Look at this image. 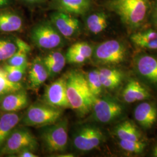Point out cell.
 I'll use <instances>...</instances> for the list:
<instances>
[{"mask_svg":"<svg viewBox=\"0 0 157 157\" xmlns=\"http://www.w3.org/2000/svg\"><path fill=\"white\" fill-rule=\"evenodd\" d=\"M28 95L23 89L4 96L0 102V108L6 112H17L27 107Z\"/></svg>","mask_w":157,"mask_h":157,"instance_id":"14","label":"cell"},{"mask_svg":"<svg viewBox=\"0 0 157 157\" xmlns=\"http://www.w3.org/2000/svg\"><path fill=\"white\" fill-rule=\"evenodd\" d=\"M23 85L20 83H14L7 78L3 68H0V97L12 92L23 89Z\"/></svg>","mask_w":157,"mask_h":157,"instance_id":"27","label":"cell"},{"mask_svg":"<svg viewBox=\"0 0 157 157\" xmlns=\"http://www.w3.org/2000/svg\"><path fill=\"white\" fill-rule=\"evenodd\" d=\"M113 133L119 140H141L142 136L140 130L130 121H125L118 124L114 129Z\"/></svg>","mask_w":157,"mask_h":157,"instance_id":"21","label":"cell"},{"mask_svg":"<svg viewBox=\"0 0 157 157\" xmlns=\"http://www.w3.org/2000/svg\"><path fill=\"white\" fill-rule=\"evenodd\" d=\"M67 51L76 53L88 59L93 56L94 49L86 42H78L71 45Z\"/></svg>","mask_w":157,"mask_h":157,"instance_id":"31","label":"cell"},{"mask_svg":"<svg viewBox=\"0 0 157 157\" xmlns=\"http://www.w3.org/2000/svg\"><path fill=\"white\" fill-rule=\"evenodd\" d=\"M67 75L56 79L48 85L44 94L45 103L58 108H70L67 95Z\"/></svg>","mask_w":157,"mask_h":157,"instance_id":"10","label":"cell"},{"mask_svg":"<svg viewBox=\"0 0 157 157\" xmlns=\"http://www.w3.org/2000/svg\"><path fill=\"white\" fill-rule=\"evenodd\" d=\"M44 127L41 134V139L47 151L50 153L65 151L68 143L67 119H59L56 123Z\"/></svg>","mask_w":157,"mask_h":157,"instance_id":"3","label":"cell"},{"mask_svg":"<svg viewBox=\"0 0 157 157\" xmlns=\"http://www.w3.org/2000/svg\"><path fill=\"white\" fill-rule=\"evenodd\" d=\"M86 78L91 94L95 98L99 97L104 87L101 83L98 70L91 71L86 75Z\"/></svg>","mask_w":157,"mask_h":157,"instance_id":"28","label":"cell"},{"mask_svg":"<svg viewBox=\"0 0 157 157\" xmlns=\"http://www.w3.org/2000/svg\"><path fill=\"white\" fill-rule=\"evenodd\" d=\"M30 39L37 47L45 50L55 49L65 44V37L50 20L35 25L30 32Z\"/></svg>","mask_w":157,"mask_h":157,"instance_id":"4","label":"cell"},{"mask_svg":"<svg viewBox=\"0 0 157 157\" xmlns=\"http://www.w3.org/2000/svg\"><path fill=\"white\" fill-rule=\"evenodd\" d=\"M104 88L113 90L117 88L123 80V74L117 69L102 67L98 70Z\"/></svg>","mask_w":157,"mask_h":157,"instance_id":"22","label":"cell"},{"mask_svg":"<svg viewBox=\"0 0 157 157\" xmlns=\"http://www.w3.org/2000/svg\"><path fill=\"white\" fill-rule=\"evenodd\" d=\"M17 50V38L0 37V62L6 61Z\"/></svg>","mask_w":157,"mask_h":157,"instance_id":"26","label":"cell"},{"mask_svg":"<svg viewBox=\"0 0 157 157\" xmlns=\"http://www.w3.org/2000/svg\"><path fill=\"white\" fill-rule=\"evenodd\" d=\"M86 25L91 33L95 34L100 33L108 26L107 15L102 12L92 13L87 17Z\"/></svg>","mask_w":157,"mask_h":157,"instance_id":"25","label":"cell"},{"mask_svg":"<svg viewBox=\"0 0 157 157\" xmlns=\"http://www.w3.org/2000/svg\"><path fill=\"white\" fill-rule=\"evenodd\" d=\"M61 108L46 103H34L29 107L23 117L22 124L26 126H45L54 124L62 115Z\"/></svg>","mask_w":157,"mask_h":157,"instance_id":"5","label":"cell"},{"mask_svg":"<svg viewBox=\"0 0 157 157\" xmlns=\"http://www.w3.org/2000/svg\"><path fill=\"white\" fill-rule=\"evenodd\" d=\"M23 19L16 12L3 8L0 9V32H13L21 30Z\"/></svg>","mask_w":157,"mask_h":157,"instance_id":"18","label":"cell"},{"mask_svg":"<svg viewBox=\"0 0 157 157\" xmlns=\"http://www.w3.org/2000/svg\"><path fill=\"white\" fill-rule=\"evenodd\" d=\"M17 50L12 56L6 61V63L12 66L27 67L28 55L31 51L30 46L25 41L17 38Z\"/></svg>","mask_w":157,"mask_h":157,"instance_id":"24","label":"cell"},{"mask_svg":"<svg viewBox=\"0 0 157 157\" xmlns=\"http://www.w3.org/2000/svg\"><path fill=\"white\" fill-rule=\"evenodd\" d=\"M65 56L67 61L68 63L73 64H81L87 60L86 58L81 55L69 51H67Z\"/></svg>","mask_w":157,"mask_h":157,"instance_id":"32","label":"cell"},{"mask_svg":"<svg viewBox=\"0 0 157 157\" xmlns=\"http://www.w3.org/2000/svg\"><path fill=\"white\" fill-rule=\"evenodd\" d=\"M56 157H74L73 154H63L61 155H56Z\"/></svg>","mask_w":157,"mask_h":157,"instance_id":"36","label":"cell"},{"mask_svg":"<svg viewBox=\"0 0 157 157\" xmlns=\"http://www.w3.org/2000/svg\"><path fill=\"white\" fill-rule=\"evenodd\" d=\"M119 147L125 151L140 154L146 148V143L142 140L131 141L119 140Z\"/></svg>","mask_w":157,"mask_h":157,"instance_id":"29","label":"cell"},{"mask_svg":"<svg viewBox=\"0 0 157 157\" xmlns=\"http://www.w3.org/2000/svg\"><path fill=\"white\" fill-rule=\"evenodd\" d=\"M50 21L65 38H73L79 33L81 25L75 15L62 12H54Z\"/></svg>","mask_w":157,"mask_h":157,"instance_id":"11","label":"cell"},{"mask_svg":"<svg viewBox=\"0 0 157 157\" xmlns=\"http://www.w3.org/2000/svg\"><path fill=\"white\" fill-rule=\"evenodd\" d=\"M42 59L51 78L61 73L67 62L65 56L58 51L51 52Z\"/></svg>","mask_w":157,"mask_h":157,"instance_id":"19","label":"cell"},{"mask_svg":"<svg viewBox=\"0 0 157 157\" xmlns=\"http://www.w3.org/2000/svg\"><path fill=\"white\" fill-rule=\"evenodd\" d=\"M152 155L154 157H157V144L154 147L152 151Z\"/></svg>","mask_w":157,"mask_h":157,"instance_id":"37","label":"cell"},{"mask_svg":"<svg viewBox=\"0 0 157 157\" xmlns=\"http://www.w3.org/2000/svg\"><path fill=\"white\" fill-rule=\"evenodd\" d=\"M29 5H38L45 2L47 0H22Z\"/></svg>","mask_w":157,"mask_h":157,"instance_id":"34","label":"cell"},{"mask_svg":"<svg viewBox=\"0 0 157 157\" xmlns=\"http://www.w3.org/2000/svg\"><path fill=\"white\" fill-rule=\"evenodd\" d=\"M38 144L33 134L26 128H15L0 148L1 155H14L25 149L35 151Z\"/></svg>","mask_w":157,"mask_h":157,"instance_id":"6","label":"cell"},{"mask_svg":"<svg viewBox=\"0 0 157 157\" xmlns=\"http://www.w3.org/2000/svg\"><path fill=\"white\" fill-rule=\"evenodd\" d=\"M127 51L124 45L117 40H107L96 47L93 56L102 65H117L124 62Z\"/></svg>","mask_w":157,"mask_h":157,"instance_id":"7","label":"cell"},{"mask_svg":"<svg viewBox=\"0 0 157 157\" xmlns=\"http://www.w3.org/2000/svg\"><path fill=\"white\" fill-rule=\"evenodd\" d=\"M136 67L142 78L157 86V58L150 55H141L136 59Z\"/></svg>","mask_w":157,"mask_h":157,"instance_id":"13","label":"cell"},{"mask_svg":"<svg viewBox=\"0 0 157 157\" xmlns=\"http://www.w3.org/2000/svg\"><path fill=\"white\" fill-rule=\"evenodd\" d=\"M154 19H155V22L157 25V7L155 8V12H154Z\"/></svg>","mask_w":157,"mask_h":157,"instance_id":"38","label":"cell"},{"mask_svg":"<svg viewBox=\"0 0 157 157\" xmlns=\"http://www.w3.org/2000/svg\"><path fill=\"white\" fill-rule=\"evenodd\" d=\"M104 140V136L100 129L86 125L78 128L75 133L73 145L79 151H90L97 148Z\"/></svg>","mask_w":157,"mask_h":157,"instance_id":"9","label":"cell"},{"mask_svg":"<svg viewBox=\"0 0 157 157\" xmlns=\"http://www.w3.org/2000/svg\"><path fill=\"white\" fill-rule=\"evenodd\" d=\"M21 119L16 112H6L0 117V148Z\"/></svg>","mask_w":157,"mask_h":157,"instance_id":"20","label":"cell"},{"mask_svg":"<svg viewBox=\"0 0 157 157\" xmlns=\"http://www.w3.org/2000/svg\"><path fill=\"white\" fill-rule=\"evenodd\" d=\"M130 39L135 44L141 48L157 50V32L153 30L133 34Z\"/></svg>","mask_w":157,"mask_h":157,"instance_id":"23","label":"cell"},{"mask_svg":"<svg viewBox=\"0 0 157 157\" xmlns=\"http://www.w3.org/2000/svg\"><path fill=\"white\" fill-rule=\"evenodd\" d=\"M122 96L124 102L130 104L148 99L151 95L146 87L139 82L132 79L124 87Z\"/></svg>","mask_w":157,"mask_h":157,"instance_id":"16","label":"cell"},{"mask_svg":"<svg viewBox=\"0 0 157 157\" xmlns=\"http://www.w3.org/2000/svg\"><path fill=\"white\" fill-rule=\"evenodd\" d=\"M51 6L56 11L73 15H83L90 11L91 0H51Z\"/></svg>","mask_w":157,"mask_h":157,"instance_id":"12","label":"cell"},{"mask_svg":"<svg viewBox=\"0 0 157 157\" xmlns=\"http://www.w3.org/2000/svg\"><path fill=\"white\" fill-rule=\"evenodd\" d=\"M108 6L118 14L124 24L136 28L145 20L149 4L148 0H111Z\"/></svg>","mask_w":157,"mask_h":157,"instance_id":"2","label":"cell"},{"mask_svg":"<svg viewBox=\"0 0 157 157\" xmlns=\"http://www.w3.org/2000/svg\"><path fill=\"white\" fill-rule=\"evenodd\" d=\"M92 118L101 124L110 123L124 112V107L118 101L110 97L95 98L92 107Z\"/></svg>","mask_w":157,"mask_h":157,"instance_id":"8","label":"cell"},{"mask_svg":"<svg viewBox=\"0 0 157 157\" xmlns=\"http://www.w3.org/2000/svg\"><path fill=\"white\" fill-rule=\"evenodd\" d=\"M12 2V0H0V9L6 8L10 6Z\"/></svg>","mask_w":157,"mask_h":157,"instance_id":"35","label":"cell"},{"mask_svg":"<svg viewBox=\"0 0 157 157\" xmlns=\"http://www.w3.org/2000/svg\"><path fill=\"white\" fill-rule=\"evenodd\" d=\"M134 116L136 121L143 128L150 129L157 122V107L149 102H141L136 107Z\"/></svg>","mask_w":157,"mask_h":157,"instance_id":"15","label":"cell"},{"mask_svg":"<svg viewBox=\"0 0 157 157\" xmlns=\"http://www.w3.org/2000/svg\"><path fill=\"white\" fill-rule=\"evenodd\" d=\"M27 67H19L6 64L3 67L7 78L14 83H20Z\"/></svg>","mask_w":157,"mask_h":157,"instance_id":"30","label":"cell"},{"mask_svg":"<svg viewBox=\"0 0 157 157\" xmlns=\"http://www.w3.org/2000/svg\"><path fill=\"white\" fill-rule=\"evenodd\" d=\"M49 78V74L42 58L37 57L32 63L29 72L30 87L33 90L39 89Z\"/></svg>","mask_w":157,"mask_h":157,"instance_id":"17","label":"cell"},{"mask_svg":"<svg viewBox=\"0 0 157 157\" xmlns=\"http://www.w3.org/2000/svg\"><path fill=\"white\" fill-rule=\"evenodd\" d=\"M17 157H37L34 153L33 152V150L30 149H25L22 151L17 152Z\"/></svg>","mask_w":157,"mask_h":157,"instance_id":"33","label":"cell"},{"mask_svg":"<svg viewBox=\"0 0 157 157\" xmlns=\"http://www.w3.org/2000/svg\"><path fill=\"white\" fill-rule=\"evenodd\" d=\"M67 95L70 108L80 117L91 111L95 97L89 90L86 76L78 70L67 74Z\"/></svg>","mask_w":157,"mask_h":157,"instance_id":"1","label":"cell"}]
</instances>
